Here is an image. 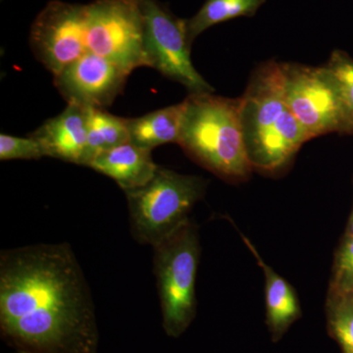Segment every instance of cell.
<instances>
[{
  "mask_svg": "<svg viewBox=\"0 0 353 353\" xmlns=\"http://www.w3.org/2000/svg\"><path fill=\"white\" fill-rule=\"evenodd\" d=\"M0 325L34 353H88L94 341L92 292L68 243L0 253Z\"/></svg>",
  "mask_w": 353,
  "mask_h": 353,
  "instance_id": "6da1fadb",
  "label": "cell"
},
{
  "mask_svg": "<svg viewBox=\"0 0 353 353\" xmlns=\"http://www.w3.org/2000/svg\"><path fill=\"white\" fill-rule=\"evenodd\" d=\"M241 105L243 136L253 168L277 170L311 139L285 99L284 64L273 61L259 67Z\"/></svg>",
  "mask_w": 353,
  "mask_h": 353,
  "instance_id": "7a4b0ae2",
  "label": "cell"
},
{
  "mask_svg": "<svg viewBox=\"0 0 353 353\" xmlns=\"http://www.w3.org/2000/svg\"><path fill=\"white\" fill-rule=\"evenodd\" d=\"M178 143L194 161L227 180L250 175L253 165L246 150L241 99L212 92L190 94L183 101Z\"/></svg>",
  "mask_w": 353,
  "mask_h": 353,
  "instance_id": "3957f363",
  "label": "cell"
},
{
  "mask_svg": "<svg viewBox=\"0 0 353 353\" xmlns=\"http://www.w3.org/2000/svg\"><path fill=\"white\" fill-rule=\"evenodd\" d=\"M204 192L201 176L158 167L150 182L125 192L132 236L141 245H157L190 220Z\"/></svg>",
  "mask_w": 353,
  "mask_h": 353,
  "instance_id": "277c9868",
  "label": "cell"
},
{
  "mask_svg": "<svg viewBox=\"0 0 353 353\" xmlns=\"http://www.w3.org/2000/svg\"><path fill=\"white\" fill-rule=\"evenodd\" d=\"M154 274L165 329L178 336L194 319L196 284L201 256L199 233L189 220L153 246Z\"/></svg>",
  "mask_w": 353,
  "mask_h": 353,
  "instance_id": "5b68a950",
  "label": "cell"
},
{
  "mask_svg": "<svg viewBox=\"0 0 353 353\" xmlns=\"http://www.w3.org/2000/svg\"><path fill=\"white\" fill-rule=\"evenodd\" d=\"M85 41L88 52L129 73L148 67L139 0H94L85 4Z\"/></svg>",
  "mask_w": 353,
  "mask_h": 353,
  "instance_id": "8992f818",
  "label": "cell"
},
{
  "mask_svg": "<svg viewBox=\"0 0 353 353\" xmlns=\"http://www.w3.org/2000/svg\"><path fill=\"white\" fill-rule=\"evenodd\" d=\"M143 21V46L148 67L180 83L192 94L214 88L196 71L190 59L187 20L180 19L159 0H139Z\"/></svg>",
  "mask_w": 353,
  "mask_h": 353,
  "instance_id": "52a82bcc",
  "label": "cell"
},
{
  "mask_svg": "<svg viewBox=\"0 0 353 353\" xmlns=\"http://www.w3.org/2000/svg\"><path fill=\"white\" fill-rule=\"evenodd\" d=\"M285 99L310 139L348 132L338 90L325 67L284 64Z\"/></svg>",
  "mask_w": 353,
  "mask_h": 353,
  "instance_id": "ba28073f",
  "label": "cell"
},
{
  "mask_svg": "<svg viewBox=\"0 0 353 353\" xmlns=\"http://www.w3.org/2000/svg\"><path fill=\"white\" fill-rule=\"evenodd\" d=\"M30 46L37 59L57 77L88 52L85 4L52 0L34 19Z\"/></svg>",
  "mask_w": 353,
  "mask_h": 353,
  "instance_id": "9c48e42d",
  "label": "cell"
},
{
  "mask_svg": "<svg viewBox=\"0 0 353 353\" xmlns=\"http://www.w3.org/2000/svg\"><path fill=\"white\" fill-rule=\"evenodd\" d=\"M130 74L110 60L87 52L53 78L67 103L103 109L123 92Z\"/></svg>",
  "mask_w": 353,
  "mask_h": 353,
  "instance_id": "30bf717a",
  "label": "cell"
},
{
  "mask_svg": "<svg viewBox=\"0 0 353 353\" xmlns=\"http://www.w3.org/2000/svg\"><path fill=\"white\" fill-rule=\"evenodd\" d=\"M90 108L67 103L63 112L46 120L30 136L43 148L46 157L77 165L85 162Z\"/></svg>",
  "mask_w": 353,
  "mask_h": 353,
  "instance_id": "8fae6325",
  "label": "cell"
},
{
  "mask_svg": "<svg viewBox=\"0 0 353 353\" xmlns=\"http://www.w3.org/2000/svg\"><path fill=\"white\" fill-rule=\"evenodd\" d=\"M152 150L129 143L97 153L87 167L109 176L126 192L143 187L152 180L158 167Z\"/></svg>",
  "mask_w": 353,
  "mask_h": 353,
  "instance_id": "7c38bea8",
  "label": "cell"
},
{
  "mask_svg": "<svg viewBox=\"0 0 353 353\" xmlns=\"http://www.w3.org/2000/svg\"><path fill=\"white\" fill-rule=\"evenodd\" d=\"M241 236L263 270L267 321L274 336L279 338L301 315L296 292L284 278L281 277L262 259L252 241L243 234H241Z\"/></svg>",
  "mask_w": 353,
  "mask_h": 353,
  "instance_id": "4fadbf2b",
  "label": "cell"
},
{
  "mask_svg": "<svg viewBox=\"0 0 353 353\" xmlns=\"http://www.w3.org/2000/svg\"><path fill=\"white\" fill-rule=\"evenodd\" d=\"M185 105L182 103L158 109L138 118H127L130 141L152 150L166 143H178Z\"/></svg>",
  "mask_w": 353,
  "mask_h": 353,
  "instance_id": "5bb4252c",
  "label": "cell"
},
{
  "mask_svg": "<svg viewBox=\"0 0 353 353\" xmlns=\"http://www.w3.org/2000/svg\"><path fill=\"white\" fill-rule=\"evenodd\" d=\"M127 118L118 117L103 109L90 108L88 119V143L83 166L97 153L129 143Z\"/></svg>",
  "mask_w": 353,
  "mask_h": 353,
  "instance_id": "9a60e30c",
  "label": "cell"
},
{
  "mask_svg": "<svg viewBox=\"0 0 353 353\" xmlns=\"http://www.w3.org/2000/svg\"><path fill=\"white\" fill-rule=\"evenodd\" d=\"M266 0H206L196 15L187 20L190 43L213 26L234 18L254 15Z\"/></svg>",
  "mask_w": 353,
  "mask_h": 353,
  "instance_id": "2e32d148",
  "label": "cell"
},
{
  "mask_svg": "<svg viewBox=\"0 0 353 353\" xmlns=\"http://www.w3.org/2000/svg\"><path fill=\"white\" fill-rule=\"evenodd\" d=\"M329 328L341 353H353V297L332 292L328 309Z\"/></svg>",
  "mask_w": 353,
  "mask_h": 353,
  "instance_id": "e0dca14e",
  "label": "cell"
},
{
  "mask_svg": "<svg viewBox=\"0 0 353 353\" xmlns=\"http://www.w3.org/2000/svg\"><path fill=\"white\" fill-rule=\"evenodd\" d=\"M324 67L338 90L347 131L353 132V60L343 51L336 50Z\"/></svg>",
  "mask_w": 353,
  "mask_h": 353,
  "instance_id": "ac0fdd59",
  "label": "cell"
},
{
  "mask_svg": "<svg viewBox=\"0 0 353 353\" xmlns=\"http://www.w3.org/2000/svg\"><path fill=\"white\" fill-rule=\"evenodd\" d=\"M46 157L43 148L36 139L0 134V160H38Z\"/></svg>",
  "mask_w": 353,
  "mask_h": 353,
  "instance_id": "d6986e66",
  "label": "cell"
},
{
  "mask_svg": "<svg viewBox=\"0 0 353 353\" xmlns=\"http://www.w3.org/2000/svg\"><path fill=\"white\" fill-rule=\"evenodd\" d=\"M353 290V236H347L336 255L332 292L350 294Z\"/></svg>",
  "mask_w": 353,
  "mask_h": 353,
  "instance_id": "ffe728a7",
  "label": "cell"
},
{
  "mask_svg": "<svg viewBox=\"0 0 353 353\" xmlns=\"http://www.w3.org/2000/svg\"><path fill=\"white\" fill-rule=\"evenodd\" d=\"M347 236H353V211L347 227Z\"/></svg>",
  "mask_w": 353,
  "mask_h": 353,
  "instance_id": "44dd1931",
  "label": "cell"
},
{
  "mask_svg": "<svg viewBox=\"0 0 353 353\" xmlns=\"http://www.w3.org/2000/svg\"><path fill=\"white\" fill-rule=\"evenodd\" d=\"M350 294H352V296L353 297V290H352V292H350Z\"/></svg>",
  "mask_w": 353,
  "mask_h": 353,
  "instance_id": "7402d4cb",
  "label": "cell"
},
{
  "mask_svg": "<svg viewBox=\"0 0 353 353\" xmlns=\"http://www.w3.org/2000/svg\"><path fill=\"white\" fill-rule=\"evenodd\" d=\"M23 353H34V352H23Z\"/></svg>",
  "mask_w": 353,
  "mask_h": 353,
  "instance_id": "603a6c76",
  "label": "cell"
}]
</instances>
